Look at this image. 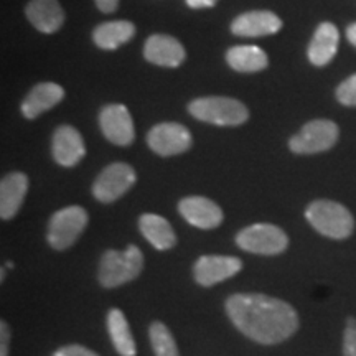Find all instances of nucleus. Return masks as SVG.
Returning <instances> with one entry per match:
<instances>
[{
    "instance_id": "obj_9",
    "label": "nucleus",
    "mask_w": 356,
    "mask_h": 356,
    "mask_svg": "<svg viewBox=\"0 0 356 356\" xmlns=\"http://www.w3.org/2000/svg\"><path fill=\"white\" fill-rule=\"evenodd\" d=\"M191 134L188 129L177 122H162L152 127L147 136V144L160 157L184 154L191 147Z\"/></svg>"
},
{
    "instance_id": "obj_24",
    "label": "nucleus",
    "mask_w": 356,
    "mask_h": 356,
    "mask_svg": "<svg viewBox=\"0 0 356 356\" xmlns=\"http://www.w3.org/2000/svg\"><path fill=\"white\" fill-rule=\"evenodd\" d=\"M149 338L155 356H180L175 338L163 322H154L150 325Z\"/></svg>"
},
{
    "instance_id": "obj_17",
    "label": "nucleus",
    "mask_w": 356,
    "mask_h": 356,
    "mask_svg": "<svg viewBox=\"0 0 356 356\" xmlns=\"http://www.w3.org/2000/svg\"><path fill=\"white\" fill-rule=\"evenodd\" d=\"M65 97V89L56 83H40L22 102V114L26 119H37L44 111H50L60 104Z\"/></svg>"
},
{
    "instance_id": "obj_21",
    "label": "nucleus",
    "mask_w": 356,
    "mask_h": 356,
    "mask_svg": "<svg viewBox=\"0 0 356 356\" xmlns=\"http://www.w3.org/2000/svg\"><path fill=\"white\" fill-rule=\"evenodd\" d=\"M106 323H108L109 338L111 341H113L115 351L121 356H136V340H134L131 327H129V322L126 315H124V312L119 309H111L108 312Z\"/></svg>"
},
{
    "instance_id": "obj_4",
    "label": "nucleus",
    "mask_w": 356,
    "mask_h": 356,
    "mask_svg": "<svg viewBox=\"0 0 356 356\" xmlns=\"http://www.w3.org/2000/svg\"><path fill=\"white\" fill-rule=\"evenodd\" d=\"M188 111L198 121L215 124V126H239L249 118V111L243 102L222 96L200 97L191 101Z\"/></svg>"
},
{
    "instance_id": "obj_1",
    "label": "nucleus",
    "mask_w": 356,
    "mask_h": 356,
    "mask_svg": "<svg viewBox=\"0 0 356 356\" xmlns=\"http://www.w3.org/2000/svg\"><path fill=\"white\" fill-rule=\"evenodd\" d=\"M226 314L234 327L259 345H277L299 330V315L286 300L266 293H233Z\"/></svg>"
},
{
    "instance_id": "obj_28",
    "label": "nucleus",
    "mask_w": 356,
    "mask_h": 356,
    "mask_svg": "<svg viewBox=\"0 0 356 356\" xmlns=\"http://www.w3.org/2000/svg\"><path fill=\"white\" fill-rule=\"evenodd\" d=\"M8 341H10V328L6 322L0 323V356H8Z\"/></svg>"
},
{
    "instance_id": "obj_16",
    "label": "nucleus",
    "mask_w": 356,
    "mask_h": 356,
    "mask_svg": "<svg viewBox=\"0 0 356 356\" xmlns=\"http://www.w3.org/2000/svg\"><path fill=\"white\" fill-rule=\"evenodd\" d=\"M29 191V178L22 172H12L0 181V216L12 220L20 210Z\"/></svg>"
},
{
    "instance_id": "obj_11",
    "label": "nucleus",
    "mask_w": 356,
    "mask_h": 356,
    "mask_svg": "<svg viewBox=\"0 0 356 356\" xmlns=\"http://www.w3.org/2000/svg\"><path fill=\"white\" fill-rule=\"evenodd\" d=\"M243 269V261L234 256H202L193 266V277L200 286L211 287L234 277Z\"/></svg>"
},
{
    "instance_id": "obj_29",
    "label": "nucleus",
    "mask_w": 356,
    "mask_h": 356,
    "mask_svg": "<svg viewBox=\"0 0 356 356\" xmlns=\"http://www.w3.org/2000/svg\"><path fill=\"white\" fill-rule=\"evenodd\" d=\"M96 6L101 12L113 13L119 6V0H96Z\"/></svg>"
},
{
    "instance_id": "obj_10",
    "label": "nucleus",
    "mask_w": 356,
    "mask_h": 356,
    "mask_svg": "<svg viewBox=\"0 0 356 356\" xmlns=\"http://www.w3.org/2000/svg\"><path fill=\"white\" fill-rule=\"evenodd\" d=\"M99 126L111 144L127 147L136 139L132 115L124 104L104 106L99 114Z\"/></svg>"
},
{
    "instance_id": "obj_18",
    "label": "nucleus",
    "mask_w": 356,
    "mask_h": 356,
    "mask_svg": "<svg viewBox=\"0 0 356 356\" xmlns=\"http://www.w3.org/2000/svg\"><path fill=\"white\" fill-rule=\"evenodd\" d=\"M26 19L42 33H55L65 22V13L58 0H32L25 8Z\"/></svg>"
},
{
    "instance_id": "obj_25",
    "label": "nucleus",
    "mask_w": 356,
    "mask_h": 356,
    "mask_svg": "<svg viewBox=\"0 0 356 356\" xmlns=\"http://www.w3.org/2000/svg\"><path fill=\"white\" fill-rule=\"evenodd\" d=\"M337 99L343 106H356V74L346 78L337 89Z\"/></svg>"
},
{
    "instance_id": "obj_2",
    "label": "nucleus",
    "mask_w": 356,
    "mask_h": 356,
    "mask_svg": "<svg viewBox=\"0 0 356 356\" xmlns=\"http://www.w3.org/2000/svg\"><path fill=\"white\" fill-rule=\"evenodd\" d=\"M144 269V254L137 246L129 244L124 251L108 249L97 267V280L102 287L115 289L137 279Z\"/></svg>"
},
{
    "instance_id": "obj_12",
    "label": "nucleus",
    "mask_w": 356,
    "mask_h": 356,
    "mask_svg": "<svg viewBox=\"0 0 356 356\" xmlns=\"http://www.w3.org/2000/svg\"><path fill=\"white\" fill-rule=\"evenodd\" d=\"M53 159L61 167H74L81 162L86 155V145H84L83 136L78 129L71 126L58 127L53 134L51 140Z\"/></svg>"
},
{
    "instance_id": "obj_23",
    "label": "nucleus",
    "mask_w": 356,
    "mask_h": 356,
    "mask_svg": "<svg viewBox=\"0 0 356 356\" xmlns=\"http://www.w3.org/2000/svg\"><path fill=\"white\" fill-rule=\"evenodd\" d=\"M226 61L231 68L239 73H256L269 65L266 51L252 44H239V47L229 48L226 53Z\"/></svg>"
},
{
    "instance_id": "obj_19",
    "label": "nucleus",
    "mask_w": 356,
    "mask_h": 356,
    "mask_svg": "<svg viewBox=\"0 0 356 356\" xmlns=\"http://www.w3.org/2000/svg\"><path fill=\"white\" fill-rule=\"evenodd\" d=\"M338 43H340V35H338L337 26L330 22L320 24L309 44V51H307L310 63L315 66L330 63L337 55Z\"/></svg>"
},
{
    "instance_id": "obj_20",
    "label": "nucleus",
    "mask_w": 356,
    "mask_h": 356,
    "mask_svg": "<svg viewBox=\"0 0 356 356\" xmlns=\"http://www.w3.org/2000/svg\"><path fill=\"white\" fill-rule=\"evenodd\" d=\"M139 229L147 241L159 251H168L177 244L175 231L163 216L145 213L139 220Z\"/></svg>"
},
{
    "instance_id": "obj_15",
    "label": "nucleus",
    "mask_w": 356,
    "mask_h": 356,
    "mask_svg": "<svg viewBox=\"0 0 356 356\" xmlns=\"http://www.w3.org/2000/svg\"><path fill=\"white\" fill-rule=\"evenodd\" d=\"M282 29V20L273 12L259 10L248 12L243 15L236 17L231 24V32L238 37H266V35H274Z\"/></svg>"
},
{
    "instance_id": "obj_13",
    "label": "nucleus",
    "mask_w": 356,
    "mask_h": 356,
    "mask_svg": "<svg viewBox=\"0 0 356 356\" xmlns=\"http://www.w3.org/2000/svg\"><path fill=\"white\" fill-rule=\"evenodd\" d=\"M178 211L186 222L200 229H213L222 222V211L207 197H186L178 203Z\"/></svg>"
},
{
    "instance_id": "obj_5",
    "label": "nucleus",
    "mask_w": 356,
    "mask_h": 356,
    "mask_svg": "<svg viewBox=\"0 0 356 356\" xmlns=\"http://www.w3.org/2000/svg\"><path fill=\"white\" fill-rule=\"evenodd\" d=\"M236 244L251 254L277 256L287 249L289 238L279 226L269 225V222H256L236 234Z\"/></svg>"
},
{
    "instance_id": "obj_3",
    "label": "nucleus",
    "mask_w": 356,
    "mask_h": 356,
    "mask_svg": "<svg viewBox=\"0 0 356 356\" xmlns=\"http://www.w3.org/2000/svg\"><path fill=\"white\" fill-rule=\"evenodd\" d=\"M307 221L320 234L330 239H346L353 234L355 220L343 204L332 200H317L305 210Z\"/></svg>"
},
{
    "instance_id": "obj_31",
    "label": "nucleus",
    "mask_w": 356,
    "mask_h": 356,
    "mask_svg": "<svg viewBox=\"0 0 356 356\" xmlns=\"http://www.w3.org/2000/svg\"><path fill=\"white\" fill-rule=\"evenodd\" d=\"M346 38H348V42L356 47V24H351L348 29H346Z\"/></svg>"
},
{
    "instance_id": "obj_22",
    "label": "nucleus",
    "mask_w": 356,
    "mask_h": 356,
    "mask_svg": "<svg viewBox=\"0 0 356 356\" xmlns=\"http://www.w3.org/2000/svg\"><path fill=\"white\" fill-rule=\"evenodd\" d=\"M134 35H136V25L132 22H106V24L96 26L95 32H92V40L101 50H118Z\"/></svg>"
},
{
    "instance_id": "obj_26",
    "label": "nucleus",
    "mask_w": 356,
    "mask_h": 356,
    "mask_svg": "<svg viewBox=\"0 0 356 356\" xmlns=\"http://www.w3.org/2000/svg\"><path fill=\"white\" fill-rule=\"evenodd\" d=\"M343 356H356V318H346L343 335Z\"/></svg>"
},
{
    "instance_id": "obj_8",
    "label": "nucleus",
    "mask_w": 356,
    "mask_h": 356,
    "mask_svg": "<svg viewBox=\"0 0 356 356\" xmlns=\"http://www.w3.org/2000/svg\"><path fill=\"white\" fill-rule=\"evenodd\" d=\"M136 180V170L129 163L114 162L97 175L92 185V195L97 202L113 203L126 195Z\"/></svg>"
},
{
    "instance_id": "obj_30",
    "label": "nucleus",
    "mask_w": 356,
    "mask_h": 356,
    "mask_svg": "<svg viewBox=\"0 0 356 356\" xmlns=\"http://www.w3.org/2000/svg\"><path fill=\"white\" fill-rule=\"evenodd\" d=\"M218 0H186L188 7L191 8H208V7H215Z\"/></svg>"
},
{
    "instance_id": "obj_6",
    "label": "nucleus",
    "mask_w": 356,
    "mask_h": 356,
    "mask_svg": "<svg viewBox=\"0 0 356 356\" xmlns=\"http://www.w3.org/2000/svg\"><path fill=\"white\" fill-rule=\"evenodd\" d=\"M88 213L81 207H66L48 222L47 239L55 251H65L78 241L88 226Z\"/></svg>"
},
{
    "instance_id": "obj_14",
    "label": "nucleus",
    "mask_w": 356,
    "mask_h": 356,
    "mask_svg": "<svg viewBox=\"0 0 356 356\" xmlns=\"http://www.w3.org/2000/svg\"><path fill=\"white\" fill-rule=\"evenodd\" d=\"M144 56L154 65L177 68L184 63L185 48L177 38L168 37V35H152L145 42Z\"/></svg>"
},
{
    "instance_id": "obj_27",
    "label": "nucleus",
    "mask_w": 356,
    "mask_h": 356,
    "mask_svg": "<svg viewBox=\"0 0 356 356\" xmlns=\"http://www.w3.org/2000/svg\"><path fill=\"white\" fill-rule=\"evenodd\" d=\"M53 356H99L97 353H95L92 350L86 348L83 345H66L61 346L60 350H56Z\"/></svg>"
},
{
    "instance_id": "obj_7",
    "label": "nucleus",
    "mask_w": 356,
    "mask_h": 356,
    "mask_svg": "<svg viewBox=\"0 0 356 356\" xmlns=\"http://www.w3.org/2000/svg\"><path fill=\"white\" fill-rule=\"evenodd\" d=\"M338 126L335 122L327 121V119H315L309 124H305L289 142V147L293 154L299 155H310L320 154L325 150L332 149L337 144Z\"/></svg>"
}]
</instances>
